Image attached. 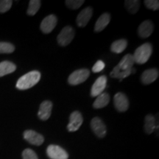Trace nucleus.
I'll use <instances>...</instances> for the list:
<instances>
[{
    "mask_svg": "<svg viewBox=\"0 0 159 159\" xmlns=\"http://www.w3.org/2000/svg\"><path fill=\"white\" fill-rule=\"evenodd\" d=\"M84 2V0H66L65 2L66 5L71 10H77L80 8Z\"/></svg>",
    "mask_w": 159,
    "mask_h": 159,
    "instance_id": "25",
    "label": "nucleus"
},
{
    "mask_svg": "<svg viewBox=\"0 0 159 159\" xmlns=\"http://www.w3.org/2000/svg\"><path fill=\"white\" fill-rule=\"evenodd\" d=\"M91 128L99 138H103L107 133V128L103 121L99 117H94L91 122Z\"/></svg>",
    "mask_w": 159,
    "mask_h": 159,
    "instance_id": "8",
    "label": "nucleus"
},
{
    "mask_svg": "<svg viewBox=\"0 0 159 159\" xmlns=\"http://www.w3.org/2000/svg\"><path fill=\"white\" fill-rule=\"evenodd\" d=\"M41 73L39 71H32L21 76L18 80L16 88L19 90H27L33 87L39 82Z\"/></svg>",
    "mask_w": 159,
    "mask_h": 159,
    "instance_id": "2",
    "label": "nucleus"
},
{
    "mask_svg": "<svg viewBox=\"0 0 159 159\" xmlns=\"http://www.w3.org/2000/svg\"><path fill=\"white\" fill-rule=\"evenodd\" d=\"M105 68V63L102 61H97L96 63L94 65L92 68V71L94 73L100 72L101 71H102Z\"/></svg>",
    "mask_w": 159,
    "mask_h": 159,
    "instance_id": "29",
    "label": "nucleus"
},
{
    "mask_svg": "<svg viewBox=\"0 0 159 159\" xmlns=\"http://www.w3.org/2000/svg\"><path fill=\"white\" fill-rule=\"evenodd\" d=\"M107 77L105 75H102L98 77L95 81L94 85L91 89V96L92 97H97L103 93V91L106 88Z\"/></svg>",
    "mask_w": 159,
    "mask_h": 159,
    "instance_id": "11",
    "label": "nucleus"
},
{
    "mask_svg": "<svg viewBox=\"0 0 159 159\" xmlns=\"http://www.w3.org/2000/svg\"><path fill=\"white\" fill-rule=\"evenodd\" d=\"M111 21V15L108 13H103L99 16L97 19L94 26V31L96 33H99V32L102 31L105 27L108 26V25Z\"/></svg>",
    "mask_w": 159,
    "mask_h": 159,
    "instance_id": "17",
    "label": "nucleus"
},
{
    "mask_svg": "<svg viewBox=\"0 0 159 159\" xmlns=\"http://www.w3.org/2000/svg\"><path fill=\"white\" fill-rule=\"evenodd\" d=\"M57 19L55 15L50 14L43 19L41 24V30L45 34L50 33L55 29L57 25Z\"/></svg>",
    "mask_w": 159,
    "mask_h": 159,
    "instance_id": "12",
    "label": "nucleus"
},
{
    "mask_svg": "<svg viewBox=\"0 0 159 159\" xmlns=\"http://www.w3.org/2000/svg\"><path fill=\"white\" fill-rule=\"evenodd\" d=\"M154 30L153 24L150 20L143 21L139 27L138 34L142 39H146L150 36Z\"/></svg>",
    "mask_w": 159,
    "mask_h": 159,
    "instance_id": "15",
    "label": "nucleus"
},
{
    "mask_svg": "<svg viewBox=\"0 0 159 159\" xmlns=\"http://www.w3.org/2000/svg\"><path fill=\"white\" fill-rule=\"evenodd\" d=\"M127 47H128V41L125 39H119L112 43L111 46V50L112 52L119 54L122 53L127 48Z\"/></svg>",
    "mask_w": 159,
    "mask_h": 159,
    "instance_id": "21",
    "label": "nucleus"
},
{
    "mask_svg": "<svg viewBox=\"0 0 159 159\" xmlns=\"http://www.w3.org/2000/svg\"><path fill=\"white\" fill-rule=\"evenodd\" d=\"M125 8L132 14L136 13L140 7V1L138 0H126L125 2Z\"/></svg>",
    "mask_w": 159,
    "mask_h": 159,
    "instance_id": "22",
    "label": "nucleus"
},
{
    "mask_svg": "<svg viewBox=\"0 0 159 159\" xmlns=\"http://www.w3.org/2000/svg\"><path fill=\"white\" fill-rule=\"evenodd\" d=\"M13 1L11 0H0V13H3L11 9Z\"/></svg>",
    "mask_w": 159,
    "mask_h": 159,
    "instance_id": "26",
    "label": "nucleus"
},
{
    "mask_svg": "<svg viewBox=\"0 0 159 159\" xmlns=\"http://www.w3.org/2000/svg\"><path fill=\"white\" fill-rule=\"evenodd\" d=\"M24 139L30 144L40 146L44 142V138L42 135L33 130H27L24 132Z\"/></svg>",
    "mask_w": 159,
    "mask_h": 159,
    "instance_id": "10",
    "label": "nucleus"
},
{
    "mask_svg": "<svg viewBox=\"0 0 159 159\" xmlns=\"http://www.w3.org/2000/svg\"><path fill=\"white\" fill-rule=\"evenodd\" d=\"M23 159H39L35 152L31 149H25L22 152Z\"/></svg>",
    "mask_w": 159,
    "mask_h": 159,
    "instance_id": "27",
    "label": "nucleus"
},
{
    "mask_svg": "<svg viewBox=\"0 0 159 159\" xmlns=\"http://www.w3.org/2000/svg\"><path fill=\"white\" fill-rule=\"evenodd\" d=\"M47 154L50 159H68L69 154L60 146L51 144L47 149Z\"/></svg>",
    "mask_w": 159,
    "mask_h": 159,
    "instance_id": "6",
    "label": "nucleus"
},
{
    "mask_svg": "<svg viewBox=\"0 0 159 159\" xmlns=\"http://www.w3.org/2000/svg\"><path fill=\"white\" fill-rule=\"evenodd\" d=\"M114 107L119 112H125L129 108V100L126 95L122 92H118L114 97Z\"/></svg>",
    "mask_w": 159,
    "mask_h": 159,
    "instance_id": "9",
    "label": "nucleus"
},
{
    "mask_svg": "<svg viewBox=\"0 0 159 159\" xmlns=\"http://www.w3.org/2000/svg\"><path fill=\"white\" fill-rule=\"evenodd\" d=\"M41 2L40 0H31V1H30L28 9L27 11V15L34 16L36 14L40 7H41Z\"/></svg>",
    "mask_w": 159,
    "mask_h": 159,
    "instance_id": "23",
    "label": "nucleus"
},
{
    "mask_svg": "<svg viewBox=\"0 0 159 159\" xmlns=\"http://www.w3.org/2000/svg\"><path fill=\"white\" fill-rule=\"evenodd\" d=\"M159 72L158 70L156 69H150L144 71L142 73L141 77V80L143 84L149 85L150 83H153L155 80L158 77Z\"/></svg>",
    "mask_w": 159,
    "mask_h": 159,
    "instance_id": "16",
    "label": "nucleus"
},
{
    "mask_svg": "<svg viewBox=\"0 0 159 159\" xmlns=\"http://www.w3.org/2000/svg\"><path fill=\"white\" fill-rule=\"evenodd\" d=\"M15 50L13 44L8 42H0V54H10Z\"/></svg>",
    "mask_w": 159,
    "mask_h": 159,
    "instance_id": "24",
    "label": "nucleus"
},
{
    "mask_svg": "<svg viewBox=\"0 0 159 159\" xmlns=\"http://www.w3.org/2000/svg\"><path fill=\"white\" fill-rule=\"evenodd\" d=\"M16 69V66L11 61H2L0 63V77L11 74Z\"/></svg>",
    "mask_w": 159,
    "mask_h": 159,
    "instance_id": "19",
    "label": "nucleus"
},
{
    "mask_svg": "<svg viewBox=\"0 0 159 159\" xmlns=\"http://www.w3.org/2000/svg\"><path fill=\"white\" fill-rule=\"evenodd\" d=\"M144 5L148 9L152 11H158L159 8V2L158 0H146Z\"/></svg>",
    "mask_w": 159,
    "mask_h": 159,
    "instance_id": "28",
    "label": "nucleus"
},
{
    "mask_svg": "<svg viewBox=\"0 0 159 159\" xmlns=\"http://www.w3.org/2000/svg\"><path fill=\"white\" fill-rule=\"evenodd\" d=\"M52 109V102L46 100L40 105L39 111L38 112V116L42 121L47 120L51 116Z\"/></svg>",
    "mask_w": 159,
    "mask_h": 159,
    "instance_id": "14",
    "label": "nucleus"
},
{
    "mask_svg": "<svg viewBox=\"0 0 159 159\" xmlns=\"http://www.w3.org/2000/svg\"><path fill=\"white\" fill-rule=\"evenodd\" d=\"M109 102H110V95L107 92H103L97 97V99H95L93 104V107L95 109L102 108L108 105Z\"/></svg>",
    "mask_w": 159,
    "mask_h": 159,
    "instance_id": "18",
    "label": "nucleus"
},
{
    "mask_svg": "<svg viewBox=\"0 0 159 159\" xmlns=\"http://www.w3.org/2000/svg\"><path fill=\"white\" fill-rule=\"evenodd\" d=\"M83 122V118L82 114L79 111L72 112L69 117V123L67 125V130L69 132H75L80 128Z\"/></svg>",
    "mask_w": 159,
    "mask_h": 159,
    "instance_id": "7",
    "label": "nucleus"
},
{
    "mask_svg": "<svg viewBox=\"0 0 159 159\" xmlns=\"http://www.w3.org/2000/svg\"><path fill=\"white\" fill-rule=\"evenodd\" d=\"M90 75V71L87 69H81L73 71L69 75L68 83L71 85H77L85 82Z\"/></svg>",
    "mask_w": 159,
    "mask_h": 159,
    "instance_id": "5",
    "label": "nucleus"
},
{
    "mask_svg": "<svg viewBox=\"0 0 159 159\" xmlns=\"http://www.w3.org/2000/svg\"><path fill=\"white\" fill-rule=\"evenodd\" d=\"M152 47L150 43H145L141 45L135 51L134 56L135 63L138 64H144L148 62L152 55Z\"/></svg>",
    "mask_w": 159,
    "mask_h": 159,
    "instance_id": "3",
    "label": "nucleus"
},
{
    "mask_svg": "<svg viewBox=\"0 0 159 159\" xmlns=\"http://www.w3.org/2000/svg\"><path fill=\"white\" fill-rule=\"evenodd\" d=\"M75 37V30L71 26H66L57 35V43L61 47L68 46Z\"/></svg>",
    "mask_w": 159,
    "mask_h": 159,
    "instance_id": "4",
    "label": "nucleus"
},
{
    "mask_svg": "<svg viewBox=\"0 0 159 159\" xmlns=\"http://www.w3.org/2000/svg\"><path fill=\"white\" fill-rule=\"evenodd\" d=\"M156 128V118L152 114H148L145 116L144 130L148 134H151Z\"/></svg>",
    "mask_w": 159,
    "mask_h": 159,
    "instance_id": "20",
    "label": "nucleus"
},
{
    "mask_svg": "<svg viewBox=\"0 0 159 159\" xmlns=\"http://www.w3.org/2000/svg\"><path fill=\"white\" fill-rule=\"evenodd\" d=\"M134 63L135 61L133 55L128 54L125 55L120 62L114 67L111 72V77L119 79V81L121 82L123 79L132 74V70L134 69L133 66Z\"/></svg>",
    "mask_w": 159,
    "mask_h": 159,
    "instance_id": "1",
    "label": "nucleus"
},
{
    "mask_svg": "<svg viewBox=\"0 0 159 159\" xmlns=\"http://www.w3.org/2000/svg\"><path fill=\"white\" fill-rule=\"evenodd\" d=\"M93 14V10L91 7H87L79 13L77 17V25L80 27H84L90 21Z\"/></svg>",
    "mask_w": 159,
    "mask_h": 159,
    "instance_id": "13",
    "label": "nucleus"
}]
</instances>
